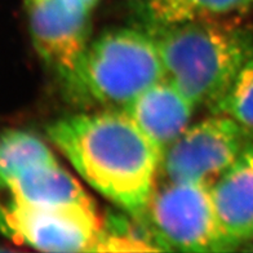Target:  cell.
I'll return each instance as SVG.
<instances>
[{"mask_svg": "<svg viewBox=\"0 0 253 253\" xmlns=\"http://www.w3.org/2000/svg\"><path fill=\"white\" fill-rule=\"evenodd\" d=\"M5 182L18 199L29 204L62 206L92 203L90 197L77 178L58 163L33 167Z\"/></svg>", "mask_w": 253, "mask_h": 253, "instance_id": "obj_11", "label": "cell"}, {"mask_svg": "<svg viewBox=\"0 0 253 253\" xmlns=\"http://www.w3.org/2000/svg\"><path fill=\"white\" fill-rule=\"evenodd\" d=\"M48 136L89 186L141 218L163 154L126 111L107 109L62 118L48 126Z\"/></svg>", "mask_w": 253, "mask_h": 253, "instance_id": "obj_1", "label": "cell"}, {"mask_svg": "<svg viewBox=\"0 0 253 253\" xmlns=\"http://www.w3.org/2000/svg\"><path fill=\"white\" fill-rule=\"evenodd\" d=\"M212 111L231 118L253 136V52Z\"/></svg>", "mask_w": 253, "mask_h": 253, "instance_id": "obj_13", "label": "cell"}, {"mask_svg": "<svg viewBox=\"0 0 253 253\" xmlns=\"http://www.w3.org/2000/svg\"><path fill=\"white\" fill-rule=\"evenodd\" d=\"M105 251H162V248L147 235L143 237L142 234L126 227L123 221L113 220L111 222H103L102 233L93 252Z\"/></svg>", "mask_w": 253, "mask_h": 253, "instance_id": "obj_14", "label": "cell"}, {"mask_svg": "<svg viewBox=\"0 0 253 253\" xmlns=\"http://www.w3.org/2000/svg\"><path fill=\"white\" fill-rule=\"evenodd\" d=\"M141 217L162 250H230L214 210L211 187L167 181L155 187Z\"/></svg>", "mask_w": 253, "mask_h": 253, "instance_id": "obj_5", "label": "cell"}, {"mask_svg": "<svg viewBox=\"0 0 253 253\" xmlns=\"http://www.w3.org/2000/svg\"><path fill=\"white\" fill-rule=\"evenodd\" d=\"M166 78L157 42L145 29L119 27L88 44L66 85L77 97L107 109L124 107Z\"/></svg>", "mask_w": 253, "mask_h": 253, "instance_id": "obj_3", "label": "cell"}, {"mask_svg": "<svg viewBox=\"0 0 253 253\" xmlns=\"http://www.w3.org/2000/svg\"><path fill=\"white\" fill-rule=\"evenodd\" d=\"M103 229L94 203L35 206L0 180V231L42 252H93Z\"/></svg>", "mask_w": 253, "mask_h": 253, "instance_id": "obj_4", "label": "cell"}, {"mask_svg": "<svg viewBox=\"0 0 253 253\" xmlns=\"http://www.w3.org/2000/svg\"><path fill=\"white\" fill-rule=\"evenodd\" d=\"M253 7L252 0H137L136 12L146 31L195 21L239 17Z\"/></svg>", "mask_w": 253, "mask_h": 253, "instance_id": "obj_10", "label": "cell"}, {"mask_svg": "<svg viewBox=\"0 0 253 253\" xmlns=\"http://www.w3.org/2000/svg\"><path fill=\"white\" fill-rule=\"evenodd\" d=\"M211 193L230 250L253 240V142L211 187Z\"/></svg>", "mask_w": 253, "mask_h": 253, "instance_id": "obj_9", "label": "cell"}, {"mask_svg": "<svg viewBox=\"0 0 253 253\" xmlns=\"http://www.w3.org/2000/svg\"><path fill=\"white\" fill-rule=\"evenodd\" d=\"M252 3H253V0H252Z\"/></svg>", "mask_w": 253, "mask_h": 253, "instance_id": "obj_16", "label": "cell"}, {"mask_svg": "<svg viewBox=\"0 0 253 253\" xmlns=\"http://www.w3.org/2000/svg\"><path fill=\"white\" fill-rule=\"evenodd\" d=\"M150 34L157 42L166 79L195 106L212 109L253 52V33L239 17L195 21Z\"/></svg>", "mask_w": 253, "mask_h": 253, "instance_id": "obj_2", "label": "cell"}, {"mask_svg": "<svg viewBox=\"0 0 253 253\" xmlns=\"http://www.w3.org/2000/svg\"><path fill=\"white\" fill-rule=\"evenodd\" d=\"M253 142V136L231 118L214 114L189 126L163 154L167 181L212 187Z\"/></svg>", "mask_w": 253, "mask_h": 253, "instance_id": "obj_6", "label": "cell"}, {"mask_svg": "<svg viewBox=\"0 0 253 253\" xmlns=\"http://www.w3.org/2000/svg\"><path fill=\"white\" fill-rule=\"evenodd\" d=\"M31 39L38 54L65 82L89 44V16L60 0H26Z\"/></svg>", "mask_w": 253, "mask_h": 253, "instance_id": "obj_7", "label": "cell"}, {"mask_svg": "<svg viewBox=\"0 0 253 253\" xmlns=\"http://www.w3.org/2000/svg\"><path fill=\"white\" fill-rule=\"evenodd\" d=\"M58 163L50 147L24 129L0 132V180H10L33 167Z\"/></svg>", "mask_w": 253, "mask_h": 253, "instance_id": "obj_12", "label": "cell"}, {"mask_svg": "<svg viewBox=\"0 0 253 253\" xmlns=\"http://www.w3.org/2000/svg\"><path fill=\"white\" fill-rule=\"evenodd\" d=\"M195 103L168 79L143 90L123 109L162 154L186 130Z\"/></svg>", "mask_w": 253, "mask_h": 253, "instance_id": "obj_8", "label": "cell"}, {"mask_svg": "<svg viewBox=\"0 0 253 253\" xmlns=\"http://www.w3.org/2000/svg\"><path fill=\"white\" fill-rule=\"evenodd\" d=\"M60 1L74 12L90 17L100 0H60Z\"/></svg>", "mask_w": 253, "mask_h": 253, "instance_id": "obj_15", "label": "cell"}]
</instances>
